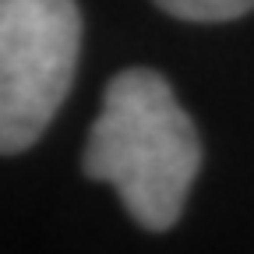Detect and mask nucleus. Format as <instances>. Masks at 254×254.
Returning <instances> with one entry per match:
<instances>
[{
    "label": "nucleus",
    "instance_id": "nucleus-3",
    "mask_svg": "<svg viewBox=\"0 0 254 254\" xmlns=\"http://www.w3.org/2000/svg\"><path fill=\"white\" fill-rule=\"evenodd\" d=\"M155 4L184 21H233L254 7V0H155Z\"/></svg>",
    "mask_w": 254,
    "mask_h": 254
},
{
    "label": "nucleus",
    "instance_id": "nucleus-2",
    "mask_svg": "<svg viewBox=\"0 0 254 254\" xmlns=\"http://www.w3.org/2000/svg\"><path fill=\"white\" fill-rule=\"evenodd\" d=\"M74 0H0V155L36 145L78 67Z\"/></svg>",
    "mask_w": 254,
    "mask_h": 254
},
{
    "label": "nucleus",
    "instance_id": "nucleus-1",
    "mask_svg": "<svg viewBox=\"0 0 254 254\" xmlns=\"http://www.w3.org/2000/svg\"><path fill=\"white\" fill-rule=\"evenodd\" d=\"M201 170V141L170 81L155 71H120L88 131L85 173L110 184L145 230H170Z\"/></svg>",
    "mask_w": 254,
    "mask_h": 254
}]
</instances>
